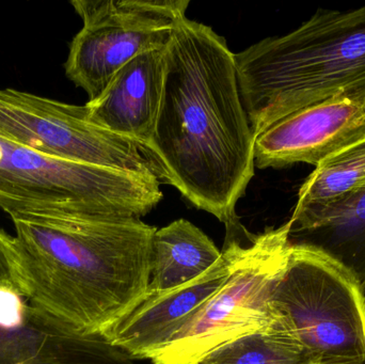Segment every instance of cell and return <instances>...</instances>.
<instances>
[{
	"label": "cell",
	"mask_w": 365,
	"mask_h": 364,
	"mask_svg": "<svg viewBox=\"0 0 365 364\" xmlns=\"http://www.w3.org/2000/svg\"><path fill=\"white\" fill-rule=\"evenodd\" d=\"M162 104L150 147L169 185L227 226L255 177V136L234 53L210 26L177 19L166 47Z\"/></svg>",
	"instance_id": "cell-1"
},
{
	"label": "cell",
	"mask_w": 365,
	"mask_h": 364,
	"mask_svg": "<svg viewBox=\"0 0 365 364\" xmlns=\"http://www.w3.org/2000/svg\"><path fill=\"white\" fill-rule=\"evenodd\" d=\"M13 222L24 295L66 328L104 336L147 296L155 227L75 214Z\"/></svg>",
	"instance_id": "cell-2"
},
{
	"label": "cell",
	"mask_w": 365,
	"mask_h": 364,
	"mask_svg": "<svg viewBox=\"0 0 365 364\" xmlns=\"http://www.w3.org/2000/svg\"><path fill=\"white\" fill-rule=\"evenodd\" d=\"M255 138L309 105L365 90V6L319 9L302 26L234 53Z\"/></svg>",
	"instance_id": "cell-3"
},
{
	"label": "cell",
	"mask_w": 365,
	"mask_h": 364,
	"mask_svg": "<svg viewBox=\"0 0 365 364\" xmlns=\"http://www.w3.org/2000/svg\"><path fill=\"white\" fill-rule=\"evenodd\" d=\"M0 209L12 220L49 214L139 218L163 199L153 175L58 160L0 138Z\"/></svg>",
	"instance_id": "cell-4"
},
{
	"label": "cell",
	"mask_w": 365,
	"mask_h": 364,
	"mask_svg": "<svg viewBox=\"0 0 365 364\" xmlns=\"http://www.w3.org/2000/svg\"><path fill=\"white\" fill-rule=\"evenodd\" d=\"M272 306L277 328L315 364L351 363L365 356V291L321 252L291 244Z\"/></svg>",
	"instance_id": "cell-5"
},
{
	"label": "cell",
	"mask_w": 365,
	"mask_h": 364,
	"mask_svg": "<svg viewBox=\"0 0 365 364\" xmlns=\"http://www.w3.org/2000/svg\"><path fill=\"white\" fill-rule=\"evenodd\" d=\"M292 224L252 235L222 288L182 327L154 364H195L232 340L277 326L274 286L287 265Z\"/></svg>",
	"instance_id": "cell-6"
},
{
	"label": "cell",
	"mask_w": 365,
	"mask_h": 364,
	"mask_svg": "<svg viewBox=\"0 0 365 364\" xmlns=\"http://www.w3.org/2000/svg\"><path fill=\"white\" fill-rule=\"evenodd\" d=\"M0 138L58 160L155 177L168 175L149 145L94 123L86 105L0 90Z\"/></svg>",
	"instance_id": "cell-7"
},
{
	"label": "cell",
	"mask_w": 365,
	"mask_h": 364,
	"mask_svg": "<svg viewBox=\"0 0 365 364\" xmlns=\"http://www.w3.org/2000/svg\"><path fill=\"white\" fill-rule=\"evenodd\" d=\"M187 0H73L83 27L73 38L66 76L89 100L103 93L115 73L137 56L164 49Z\"/></svg>",
	"instance_id": "cell-8"
},
{
	"label": "cell",
	"mask_w": 365,
	"mask_h": 364,
	"mask_svg": "<svg viewBox=\"0 0 365 364\" xmlns=\"http://www.w3.org/2000/svg\"><path fill=\"white\" fill-rule=\"evenodd\" d=\"M227 244L218 262L197 279L160 292L143 301L105 333L113 345L137 359H151L166 348L182 326L222 288L242 256L246 229L240 219L227 226Z\"/></svg>",
	"instance_id": "cell-9"
},
{
	"label": "cell",
	"mask_w": 365,
	"mask_h": 364,
	"mask_svg": "<svg viewBox=\"0 0 365 364\" xmlns=\"http://www.w3.org/2000/svg\"><path fill=\"white\" fill-rule=\"evenodd\" d=\"M102 335H83L0 288V364H136Z\"/></svg>",
	"instance_id": "cell-10"
},
{
	"label": "cell",
	"mask_w": 365,
	"mask_h": 364,
	"mask_svg": "<svg viewBox=\"0 0 365 364\" xmlns=\"http://www.w3.org/2000/svg\"><path fill=\"white\" fill-rule=\"evenodd\" d=\"M365 132V90L309 105L272 124L255 138V166L317 167Z\"/></svg>",
	"instance_id": "cell-11"
},
{
	"label": "cell",
	"mask_w": 365,
	"mask_h": 364,
	"mask_svg": "<svg viewBox=\"0 0 365 364\" xmlns=\"http://www.w3.org/2000/svg\"><path fill=\"white\" fill-rule=\"evenodd\" d=\"M165 53L145 51L120 68L103 93L86 104L90 119L150 147L164 91Z\"/></svg>",
	"instance_id": "cell-12"
},
{
	"label": "cell",
	"mask_w": 365,
	"mask_h": 364,
	"mask_svg": "<svg viewBox=\"0 0 365 364\" xmlns=\"http://www.w3.org/2000/svg\"><path fill=\"white\" fill-rule=\"evenodd\" d=\"M291 224L292 245L312 248L331 259L365 291V189L338 207Z\"/></svg>",
	"instance_id": "cell-13"
},
{
	"label": "cell",
	"mask_w": 365,
	"mask_h": 364,
	"mask_svg": "<svg viewBox=\"0 0 365 364\" xmlns=\"http://www.w3.org/2000/svg\"><path fill=\"white\" fill-rule=\"evenodd\" d=\"M220 256L214 241L188 220H175L158 229L152 239V273L148 293L184 286L212 269Z\"/></svg>",
	"instance_id": "cell-14"
},
{
	"label": "cell",
	"mask_w": 365,
	"mask_h": 364,
	"mask_svg": "<svg viewBox=\"0 0 365 364\" xmlns=\"http://www.w3.org/2000/svg\"><path fill=\"white\" fill-rule=\"evenodd\" d=\"M365 189V132L322 160L298 192L292 224L346 202Z\"/></svg>",
	"instance_id": "cell-15"
},
{
	"label": "cell",
	"mask_w": 365,
	"mask_h": 364,
	"mask_svg": "<svg viewBox=\"0 0 365 364\" xmlns=\"http://www.w3.org/2000/svg\"><path fill=\"white\" fill-rule=\"evenodd\" d=\"M195 364H315L289 335L276 326L227 342Z\"/></svg>",
	"instance_id": "cell-16"
},
{
	"label": "cell",
	"mask_w": 365,
	"mask_h": 364,
	"mask_svg": "<svg viewBox=\"0 0 365 364\" xmlns=\"http://www.w3.org/2000/svg\"><path fill=\"white\" fill-rule=\"evenodd\" d=\"M0 288L14 291L24 295L17 273L15 239L2 230H0Z\"/></svg>",
	"instance_id": "cell-17"
},
{
	"label": "cell",
	"mask_w": 365,
	"mask_h": 364,
	"mask_svg": "<svg viewBox=\"0 0 365 364\" xmlns=\"http://www.w3.org/2000/svg\"><path fill=\"white\" fill-rule=\"evenodd\" d=\"M338 364H365V356L360 360L351 361V363H338Z\"/></svg>",
	"instance_id": "cell-18"
}]
</instances>
